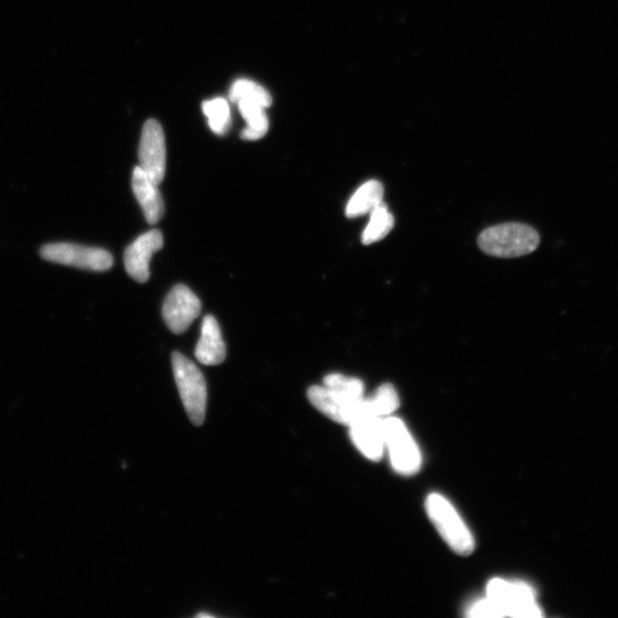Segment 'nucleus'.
Masks as SVG:
<instances>
[{"label":"nucleus","mask_w":618,"mask_h":618,"mask_svg":"<svg viewBox=\"0 0 618 618\" xmlns=\"http://www.w3.org/2000/svg\"><path fill=\"white\" fill-rule=\"evenodd\" d=\"M197 617H209V618H212L213 616L210 615V614L201 613V614H198Z\"/></svg>","instance_id":"412c9836"},{"label":"nucleus","mask_w":618,"mask_h":618,"mask_svg":"<svg viewBox=\"0 0 618 618\" xmlns=\"http://www.w3.org/2000/svg\"><path fill=\"white\" fill-rule=\"evenodd\" d=\"M39 253L50 263L94 272H105L114 264V258L107 250L73 243L46 244Z\"/></svg>","instance_id":"0eeeda50"},{"label":"nucleus","mask_w":618,"mask_h":618,"mask_svg":"<svg viewBox=\"0 0 618 618\" xmlns=\"http://www.w3.org/2000/svg\"><path fill=\"white\" fill-rule=\"evenodd\" d=\"M139 161L142 171L160 185L165 176L166 149L162 126L155 120L146 122L142 130Z\"/></svg>","instance_id":"1a4fd4ad"},{"label":"nucleus","mask_w":618,"mask_h":618,"mask_svg":"<svg viewBox=\"0 0 618 618\" xmlns=\"http://www.w3.org/2000/svg\"><path fill=\"white\" fill-rule=\"evenodd\" d=\"M324 386L348 399H360L364 396V384L361 379L340 374H330L324 378Z\"/></svg>","instance_id":"6ab92c4d"},{"label":"nucleus","mask_w":618,"mask_h":618,"mask_svg":"<svg viewBox=\"0 0 618 618\" xmlns=\"http://www.w3.org/2000/svg\"><path fill=\"white\" fill-rule=\"evenodd\" d=\"M425 509L450 549L461 556H470L475 549L474 537L455 506L441 494L433 493L426 498Z\"/></svg>","instance_id":"7ed1b4c3"},{"label":"nucleus","mask_w":618,"mask_h":618,"mask_svg":"<svg viewBox=\"0 0 618 618\" xmlns=\"http://www.w3.org/2000/svg\"><path fill=\"white\" fill-rule=\"evenodd\" d=\"M229 98L236 103L240 100H252L260 103L261 106L268 108L272 105L271 94L263 86L249 81V79H239L236 81L229 93Z\"/></svg>","instance_id":"a211bd4d"},{"label":"nucleus","mask_w":618,"mask_h":618,"mask_svg":"<svg viewBox=\"0 0 618 618\" xmlns=\"http://www.w3.org/2000/svg\"><path fill=\"white\" fill-rule=\"evenodd\" d=\"M394 228V217L382 202L370 212L369 224L362 234V243L369 245L385 239Z\"/></svg>","instance_id":"dca6fc26"},{"label":"nucleus","mask_w":618,"mask_h":618,"mask_svg":"<svg viewBox=\"0 0 618 618\" xmlns=\"http://www.w3.org/2000/svg\"><path fill=\"white\" fill-rule=\"evenodd\" d=\"M236 105L247 122V128L242 131V139L253 141L265 137L269 126L266 108L252 100H240Z\"/></svg>","instance_id":"2eb2a0df"},{"label":"nucleus","mask_w":618,"mask_h":618,"mask_svg":"<svg viewBox=\"0 0 618 618\" xmlns=\"http://www.w3.org/2000/svg\"><path fill=\"white\" fill-rule=\"evenodd\" d=\"M384 186L377 180H370L362 185L346 206L347 218H356L367 215L384 202Z\"/></svg>","instance_id":"4468645a"},{"label":"nucleus","mask_w":618,"mask_h":618,"mask_svg":"<svg viewBox=\"0 0 618 618\" xmlns=\"http://www.w3.org/2000/svg\"><path fill=\"white\" fill-rule=\"evenodd\" d=\"M487 597L495 602L505 616L518 618L542 617L532 586L524 582H510L494 578L487 585Z\"/></svg>","instance_id":"39448f33"},{"label":"nucleus","mask_w":618,"mask_h":618,"mask_svg":"<svg viewBox=\"0 0 618 618\" xmlns=\"http://www.w3.org/2000/svg\"><path fill=\"white\" fill-rule=\"evenodd\" d=\"M201 301L186 285H176L163 306V318L166 326L174 334H182L201 313Z\"/></svg>","instance_id":"6e6552de"},{"label":"nucleus","mask_w":618,"mask_h":618,"mask_svg":"<svg viewBox=\"0 0 618 618\" xmlns=\"http://www.w3.org/2000/svg\"><path fill=\"white\" fill-rule=\"evenodd\" d=\"M308 400L331 421L350 426L364 417H388L400 407L398 392L392 384L379 386L376 392L360 399H348L326 386L309 388Z\"/></svg>","instance_id":"f257e3e1"},{"label":"nucleus","mask_w":618,"mask_h":618,"mask_svg":"<svg viewBox=\"0 0 618 618\" xmlns=\"http://www.w3.org/2000/svg\"><path fill=\"white\" fill-rule=\"evenodd\" d=\"M540 234L525 224L510 223L487 228L479 236V247L489 256L517 258L530 255L540 245Z\"/></svg>","instance_id":"f03ea898"},{"label":"nucleus","mask_w":618,"mask_h":618,"mask_svg":"<svg viewBox=\"0 0 618 618\" xmlns=\"http://www.w3.org/2000/svg\"><path fill=\"white\" fill-rule=\"evenodd\" d=\"M203 112L208 117L210 129L216 134H225L231 126V108L227 100L217 98L205 101Z\"/></svg>","instance_id":"f3484780"},{"label":"nucleus","mask_w":618,"mask_h":618,"mask_svg":"<svg viewBox=\"0 0 618 618\" xmlns=\"http://www.w3.org/2000/svg\"><path fill=\"white\" fill-rule=\"evenodd\" d=\"M226 345L219 324L213 316H205L195 356L205 366H218L226 359Z\"/></svg>","instance_id":"ddd939ff"},{"label":"nucleus","mask_w":618,"mask_h":618,"mask_svg":"<svg viewBox=\"0 0 618 618\" xmlns=\"http://www.w3.org/2000/svg\"><path fill=\"white\" fill-rule=\"evenodd\" d=\"M172 367L187 415L193 424L200 426L204 423L208 401L204 376L192 361L178 352L172 354Z\"/></svg>","instance_id":"20e7f679"},{"label":"nucleus","mask_w":618,"mask_h":618,"mask_svg":"<svg viewBox=\"0 0 618 618\" xmlns=\"http://www.w3.org/2000/svg\"><path fill=\"white\" fill-rule=\"evenodd\" d=\"M384 419L364 417L350 425V435L355 447L370 461H380L386 451Z\"/></svg>","instance_id":"9b49d317"},{"label":"nucleus","mask_w":618,"mask_h":618,"mask_svg":"<svg viewBox=\"0 0 618 618\" xmlns=\"http://www.w3.org/2000/svg\"><path fill=\"white\" fill-rule=\"evenodd\" d=\"M385 423V447L393 469L399 474H416L422 467V454L408 427L401 419L388 416Z\"/></svg>","instance_id":"423d86ee"},{"label":"nucleus","mask_w":618,"mask_h":618,"mask_svg":"<svg viewBox=\"0 0 618 618\" xmlns=\"http://www.w3.org/2000/svg\"><path fill=\"white\" fill-rule=\"evenodd\" d=\"M466 616L474 618H498L504 617L502 610L488 597L475 600L466 610Z\"/></svg>","instance_id":"aec40b11"},{"label":"nucleus","mask_w":618,"mask_h":618,"mask_svg":"<svg viewBox=\"0 0 618 618\" xmlns=\"http://www.w3.org/2000/svg\"><path fill=\"white\" fill-rule=\"evenodd\" d=\"M164 240L161 231H153L142 234L134 241L124 253V265L126 272L139 283L149 280V264L157 251L163 248Z\"/></svg>","instance_id":"9d476101"},{"label":"nucleus","mask_w":618,"mask_h":618,"mask_svg":"<svg viewBox=\"0 0 618 618\" xmlns=\"http://www.w3.org/2000/svg\"><path fill=\"white\" fill-rule=\"evenodd\" d=\"M132 189L148 223L157 224L164 215L163 198L156 182L150 179L140 166L133 171Z\"/></svg>","instance_id":"f8f14e48"}]
</instances>
